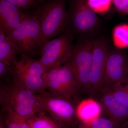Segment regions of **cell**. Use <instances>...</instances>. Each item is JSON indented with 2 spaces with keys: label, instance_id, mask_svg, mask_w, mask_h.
I'll use <instances>...</instances> for the list:
<instances>
[{
  "label": "cell",
  "instance_id": "20",
  "mask_svg": "<svg viewBox=\"0 0 128 128\" xmlns=\"http://www.w3.org/2000/svg\"><path fill=\"white\" fill-rule=\"evenodd\" d=\"M117 100L128 107V95L121 87L119 83L112 85L109 88Z\"/></svg>",
  "mask_w": 128,
  "mask_h": 128
},
{
  "label": "cell",
  "instance_id": "17",
  "mask_svg": "<svg viewBox=\"0 0 128 128\" xmlns=\"http://www.w3.org/2000/svg\"><path fill=\"white\" fill-rule=\"evenodd\" d=\"M17 55L6 34L0 30V60L12 64L17 59Z\"/></svg>",
  "mask_w": 128,
  "mask_h": 128
},
{
  "label": "cell",
  "instance_id": "28",
  "mask_svg": "<svg viewBox=\"0 0 128 128\" xmlns=\"http://www.w3.org/2000/svg\"><path fill=\"white\" fill-rule=\"evenodd\" d=\"M123 14H126V15L128 16V5L124 12Z\"/></svg>",
  "mask_w": 128,
  "mask_h": 128
},
{
  "label": "cell",
  "instance_id": "13",
  "mask_svg": "<svg viewBox=\"0 0 128 128\" xmlns=\"http://www.w3.org/2000/svg\"><path fill=\"white\" fill-rule=\"evenodd\" d=\"M13 82L35 94L46 92L43 77L34 76L12 64Z\"/></svg>",
  "mask_w": 128,
  "mask_h": 128
},
{
  "label": "cell",
  "instance_id": "11",
  "mask_svg": "<svg viewBox=\"0 0 128 128\" xmlns=\"http://www.w3.org/2000/svg\"><path fill=\"white\" fill-rule=\"evenodd\" d=\"M98 95L102 113L122 124L128 121V107L114 97L109 88H102Z\"/></svg>",
  "mask_w": 128,
  "mask_h": 128
},
{
  "label": "cell",
  "instance_id": "12",
  "mask_svg": "<svg viewBox=\"0 0 128 128\" xmlns=\"http://www.w3.org/2000/svg\"><path fill=\"white\" fill-rule=\"evenodd\" d=\"M26 10L6 0H0V30L7 36L19 25Z\"/></svg>",
  "mask_w": 128,
  "mask_h": 128
},
{
  "label": "cell",
  "instance_id": "14",
  "mask_svg": "<svg viewBox=\"0 0 128 128\" xmlns=\"http://www.w3.org/2000/svg\"><path fill=\"white\" fill-rule=\"evenodd\" d=\"M76 112L80 121L89 122L101 116L102 108L98 102L86 99L77 105Z\"/></svg>",
  "mask_w": 128,
  "mask_h": 128
},
{
  "label": "cell",
  "instance_id": "5",
  "mask_svg": "<svg viewBox=\"0 0 128 128\" xmlns=\"http://www.w3.org/2000/svg\"><path fill=\"white\" fill-rule=\"evenodd\" d=\"M44 111L65 128H75L80 122L77 105L73 99L54 96L46 92L35 94Z\"/></svg>",
  "mask_w": 128,
  "mask_h": 128
},
{
  "label": "cell",
  "instance_id": "21",
  "mask_svg": "<svg viewBox=\"0 0 128 128\" xmlns=\"http://www.w3.org/2000/svg\"><path fill=\"white\" fill-rule=\"evenodd\" d=\"M90 7L96 13H102L109 9L112 0H88Z\"/></svg>",
  "mask_w": 128,
  "mask_h": 128
},
{
  "label": "cell",
  "instance_id": "1",
  "mask_svg": "<svg viewBox=\"0 0 128 128\" xmlns=\"http://www.w3.org/2000/svg\"><path fill=\"white\" fill-rule=\"evenodd\" d=\"M66 2L67 0H48L39 3L29 12L39 23L42 38V46L71 28L66 9Z\"/></svg>",
  "mask_w": 128,
  "mask_h": 128
},
{
  "label": "cell",
  "instance_id": "18",
  "mask_svg": "<svg viewBox=\"0 0 128 128\" xmlns=\"http://www.w3.org/2000/svg\"><path fill=\"white\" fill-rule=\"evenodd\" d=\"M2 112L6 128H30L27 119L15 112L9 109Z\"/></svg>",
  "mask_w": 128,
  "mask_h": 128
},
{
  "label": "cell",
  "instance_id": "27",
  "mask_svg": "<svg viewBox=\"0 0 128 128\" xmlns=\"http://www.w3.org/2000/svg\"><path fill=\"white\" fill-rule=\"evenodd\" d=\"M120 128H128V121L124 124Z\"/></svg>",
  "mask_w": 128,
  "mask_h": 128
},
{
  "label": "cell",
  "instance_id": "10",
  "mask_svg": "<svg viewBox=\"0 0 128 128\" xmlns=\"http://www.w3.org/2000/svg\"><path fill=\"white\" fill-rule=\"evenodd\" d=\"M128 80V57L119 50H109L102 89Z\"/></svg>",
  "mask_w": 128,
  "mask_h": 128
},
{
  "label": "cell",
  "instance_id": "26",
  "mask_svg": "<svg viewBox=\"0 0 128 128\" xmlns=\"http://www.w3.org/2000/svg\"><path fill=\"white\" fill-rule=\"evenodd\" d=\"M0 128H6L2 114H0Z\"/></svg>",
  "mask_w": 128,
  "mask_h": 128
},
{
  "label": "cell",
  "instance_id": "16",
  "mask_svg": "<svg viewBox=\"0 0 128 128\" xmlns=\"http://www.w3.org/2000/svg\"><path fill=\"white\" fill-rule=\"evenodd\" d=\"M122 125L114 120L101 116L89 122L80 121L75 128H120Z\"/></svg>",
  "mask_w": 128,
  "mask_h": 128
},
{
  "label": "cell",
  "instance_id": "24",
  "mask_svg": "<svg viewBox=\"0 0 128 128\" xmlns=\"http://www.w3.org/2000/svg\"><path fill=\"white\" fill-rule=\"evenodd\" d=\"M116 10L120 13H124L128 5V0H112Z\"/></svg>",
  "mask_w": 128,
  "mask_h": 128
},
{
  "label": "cell",
  "instance_id": "7",
  "mask_svg": "<svg viewBox=\"0 0 128 128\" xmlns=\"http://www.w3.org/2000/svg\"><path fill=\"white\" fill-rule=\"evenodd\" d=\"M80 37L66 62L70 64L74 73L80 91L84 90L88 92L93 59L94 40Z\"/></svg>",
  "mask_w": 128,
  "mask_h": 128
},
{
  "label": "cell",
  "instance_id": "4",
  "mask_svg": "<svg viewBox=\"0 0 128 128\" xmlns=\"http://www.w3.org/2000/svg\"><path fill=\"white\" fill-rule=\"evenodd\" d=\"M43 77L46 91L54 96L73 99L80 91L75 75L67 62L48 69Z\"/></svg>",
  "mask_w": 128,
  "mask_h": 128
},
{
  "label": "cell",
  "instance_id": "6",
  "mask_svg": "<svg viewBox=\"0 0 128 128\" xmlns=\"http://www.w3.org/2000/svg\"><path fill=\"white\" fill-rule=\"evenodd\" d=\"M74 33L69 28L56 38L47 41L40 50V62L45 71L66 63L70 57L74 46Z\"/></svg>",
  "mask_w": 128,
  "mask_h": 128
},
{
  "label": "cell",
  "instance_id": "2",
  "mask_svg": "<svg viewBox=\"0 0 128 128\" xmlns=\"http://www.w3.org/2000/svg\"><path fill=\"white\" fill-rule=\"evenodd\" d=\"M0 102L2 110H12L27 120L44 111L34 93L14 82L1 85Z\"/></svg>",
  "mask_w": 128,
  "mask_h": 128
},
{
  "label": "cell",
  "instance_id": "8",
  "mask_svg": "<svg viewBox=\"0 0 128 128\" xmlns=\"http://www.w3.org/2000/svg\"><path fill=\"white\" fill-rule=\"evenodd\" d=\"M68 15L74 34L85 36L98 27L99 18L91 8L88 0H69Z\"/></svg>",
  "mask_w": 128,
  "mask_h": 128
},
{
  "label": "cell",
  "instance_id": "9",
  "mask_svg": "<svg viewBox=\"0 0 128 128\" xmlns=\"http://www.w3.org/2000/svg\"><path fill=\"white\" fill-rule=\"evenodd\" d=\"M109 50L107 41L104 38L100 37L94 40L93 59L88 92L92 96L98 94L102 88Z\"/></svg>",
  "mask_w": 128,
  "mask_h": 128
},
{
  "label": "cell",
  "instance_id": "23",
  "mask_svg": "<svg viewBox=\"0 0 128 128\" xmlns=\"http://www.w3.org/2000/svg\"><path fill=\"white\" fill-rule=\"evenodd\" d=\"M26 10H32L39 4L38 0H6Z\"/></svg>",
  "mask_w": 128,
  "mask_h": 128
},
{
  "label": "cell",
  "instance_id": "25",
  "mask_svg": "<svg viewBox=\"0 0 128 128\" xmlns=\"http://www.w3.org/2000/svg\"><path fill=\"white\" fill-rule=\"evenodd\" d=\"M121 87L128 95V80L123 82H119Z\"/></svg>",
  "mask_w": 128,
  "mask_h": 128
},
{
  "label": "cell",
  "instance_id": "3",
  "mask_svg": "<svg viewBox=\"0 0 128 128\" xmlns=\"http://www.w3.org/2000/svg\"><path fill=\"white\" fill-rule=\"evenodd\" d=\"M6 38L17 54L21 56H30L40 50L42 44L39 23L27 10L18 26Z\"/></svg>",
  "mask_w": 128,
  "mask_h": 128
},
{
  "label": "cell",
  "instance_id": "15",
  "mask_svg": "<svg viewBox=\"0 0 128 128\" xmlns=\"http://www.w3.org/2000/svg\"><path fill=\"white\" fill-rule=\"evenodd\" d=\"M47 114L42 111L27 120L30 128H65Z\"/></svg>",
  "mask_w": 128,
  "mask_h": 128
},
{
  "label": "cell",
  "instance_id": "29",
  "mask_svg": "<svg viewBox=\"0 0 128 128\" xmlns=\"http://www.w3.org/2000/svg\"><path fill=\"white\" fill-rule=\"evenodd\" d=\"M48 0H38V2L39 3H40Z\"/></svg>",
  "mask_w": 128,
  "mask_h": 128
},
{
  "label": "cell",
  "instance_id": "22",
  "mask_svg": "<svg viewBox=\"0 0 128 128\" xmlns=\"http://www.w3.org/2000/svg\"><path fill=\"white\" fill-rule=\"evenodd\" d=\"M12 64L0 60V77L1 80L8 82H12Z\"/></svg>",
  "mask_w": 128,
  "mask_h": 128
},
{
  "label": "cell",
  "instance_id": "19",
  "mask_svg": "<svg viewBox=\"0 0 128 128\" xmlns=\"http://www.w3.org/2000/svg\"><path fill=\"white\" fill-rule=\"evenodd\" d=\"M113 37L117 47L121 48H128V24H122L115 27Z\"/></svg>",
  "mask_w": 128,
  "mask_h": 128
}]
</instances>
